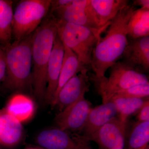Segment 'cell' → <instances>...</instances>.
<instances>
[{
    "label": "cell",
    "instance_id": "cell-1",
    "mask_svg": "<svg viewBox=\"0 0 149 149\" xmlns=\"http://www.w3.org/2000/svg\"><path fill=\"white\" fill-rule=\"evenodd\" d=\"M136 9L132 3L123 7L110 22L104 37L99 40L93 51L91 64L95 77H106L107 70L122 56L128 44V22Z\"/></svg>",
    "mask_w": 149,
    "mask_h": 149
},
{
    "label": "cell",
    "instance_id": "cell-2",
    "mask_svg": "<svg viewBox=\"0 0 149 149\" xmlns=\"http://www.w3.org/2000/svg\"><path fill=\"white\" fill-rule=\"evenodd\" d=\"M56 20L49 12L33 33L32 83L37 98L45 99L47 86V70L56 37Z\"/></svg>",
    "mask_w": 149,
    "mask_h": 149
},
{
    "label": "cell",
    "instance_id": "cell-3",
    "mask_svg": "<svg viewBox=\"0 0 149 149\" xmlns=\"http://www.w3.org/2000/svg\"><path fill=\"white\" fill-rule=\"evenodd\" d=\"M33 33L24 39L15 40L2 49L6 64L4 85L11 91H22L32 82Z\"/></svg>",
    "mask_w": 149,
    "mask_h": 149
},
{
    "label": "cell",
    "instance_id": "cell-4",
    "mask_svg": "<svg viewBox=\"0 0 149 149\" xmlns=\"http://www.w3.org/2000/svg\"><path fill=\"white\" fill-rule=\"evenodd\" d=\"M56 26L58 36L64 45L76 54L82 65L88 68L91 66L93 51L108 26L92 29L59 20H56Z\"/></svg>",
    "mask_w": 149,
    "mask_h": 149
},
{
    "label": "cell",
    "instance_id": "cell-5",
    "mask_svg": "<svg viewBox=\"0 0 149 149\" xmlns=\"http://www.w3.org/2000/svg\"><path fill=\"white\" fill-rule=\"evenodd\" d=\"M109 77L97 78L93 75L90 80L94 82L102 103L109 102L116 93L140 84L149 83L148 76L133 69L123 62L117 61L110 68Z\"/></svg>",
    "mask_w": 149,
    "mask_h": 149
},
{
    "label": "cell",
    "instance_id": "cell-6",
    "mask_svg": "<svg viewBox=\"0 0 149 149\" xmlns=\"http://www.w3.org/2000/svg\"><path fill=\"white\" fill-rule=\"evenodd\" d=\"M52 0H22L13 11L12 37L24 39L39 27L50 10Z\"/></svg>",
    "mask_w": 149,
    "mask_h": 149
},
{
    "label": "cell",
    "instance_id": "cell-7",
    "mask_svg": "<svg viewBox=\"0 0 149 149\" xmlns=\"http://www.w3.org/2000/svg\"><path fill=\"white\" fill-rule=\"evenodd\" d=\"M36 142L44 149H93L91 141L81 134L58 128L43 130L37 136Z\"/></svg>",
    "mask_w": 149,
    "mask_h": 149
},
{
    "label": "cell",
    "instance_id": "cell-8",
    "mask_svg": "<svg viewBox=\"0 0 149 149\" xmlns=\"http://www.w3.org/2000/svg\"><path fill=\"white\" fill-rule=\"evenodd\" d=\"M92 106L85 96L80 98L56 115L54 121L56 128L81 134Z\"/></svg>",
    "mask_w": 149,
    "mask_h": 149
},
{
    "label": "cell",
    "instance_id": "cell-9",
    "mask_svg": "<svg viewBox=\"0 0 149 149\" xmlns=\"http://www.w3.org/2000/svg\"><path fill=\"white\" fill-rule=\"evenodd\" d=\"M49 12L56 20L100 29L94 18L90 0H72L69 4L50 10Z\"/></svg>",
    "mask_w": 149,
    "mask_h": 149
},
{
    "label": "cell",
    "instance_id": "cell-10",
    "mask_svg": "<svg viewBox=\"0 0 149 149\" xmlns=\"http://www.w3.org/2000/svg\"><path fill=\"white\" fill-rule=\"evenodd\" d=\"M88 68L83 70L68 80L61 89L51 105L57 109L59 112L63 110L90 91V76Z\"/></svg>",
    "mask_w": 149,
    "mask_h": 149
},
{
    "label": "cell",
    "instance_id": "cell-11",
    "mask_svg": "<svg viewBox=\"0 0 149 149\" xmlns=\"http://www.w3.org/2000/svg\"><path fill=\"white\" fill-rule=\"evenodd\" d=\"M122 61L133 69L144 73L149 70V36L128 39Z\"/></svg>",
    "mask_w": 149,
    "mask_h": 149
},
{
    "label": "cell",
    "instance_id": "cell-12",
    "mask_svg": "<svg viewBox=\"0 0 149 149\" xmlns=\"http://www.w3.org/2000/svg\"><path fill=\"white\" fill-rule=\"evenodd\" d=\"M127 123L118 116L102 126L89 141L95 142L101 149H113L124 140Z\"/></svg>",
    "mask_w": 149,
    "mask_h": 149
},
{
    "label": "cell",
    "instance_id": "cell-13",
    "mask_svg": "<svg viewBox=\"0 0 149 149\" xmlns=\"http://www.w3.org/2000/svg\"><path fill=\"white\" fill-rule=\"evenodd\" d=\"M65 53L64 46L57 35L47 70V86L45 100L51 105L57 88Z\"/></svg>",
    "mask_w": 149,
    "mask_h": 149
},
{
    "label": "cell",
    "instance_id": "cell-14",
    "mask_svg": "<svg viewBox=\"0 0 149 149\" xmlns=\"http://www.w3.org/2000/svg\"><path fill=\"white\" fill-rule=\"evenodd\" d=\"M118 116L116 106L112 101L102 103L92 108L81 134L88 139L93 136L102 126Z\"/></svg>",
    "mask_w": 149,
    "mask_h": 149
},
{
    "label": "cell",
    "instance_id": "cell-15",
    "mask_svg": "<svg viewBox=\"0 0 149 149\" xmlns=\"http://www.w3.org/2000/svg\"><path fill=\"white\" fill-rule=\"evenodd\" d=\"M127 0H90L94 18L100 29L107 27L120 10L129 3Z\"/></svg>",
    "mask_w": 149,
    "mask_h": 149
},
{
    "label": "cell",
    "instance_id": "cell-16",
    "mask_svg": "<svg viewBox=\"0 0 149 149\" xmlns=\"http://www.w3.org/2000/svg\"><path fill=\"white\" fill-rule=\"evenodd\" d=\"M22 134V123L4 109L0 110V146L7 147L16 146L21 141Z\"/></svg>",
    "mask_w": 149,
    "mask_h": 149
},
{
    "label": "cell",
    "instance_id": "cell-17",
    "mask_svg": "<svg viewBox=\"0 0 149 149\" xmlns=\"http://www.w3.org/2000/svg\"><path fill=\"white\" fill-rule=\"evenodd\" d=\"M123 149H149V121L127 125Z\"/></svg>",
    "mask_w": 149,
    "mask_h": 149
},
{
    "label": "cell",
    "instance_id": "cell-18",
    "mask_svg": "<svg viewBox=\"0 0 149 149\" xmlns=\"http://www.w3.org/2000/svg\"><path fill=\"white\" fill-rule=\"evenodd\" d=\"M4 110L22 123L32 118L35 111V105L28 96L17 94L10 99Z\"/></svg>",
    "mask_w": 149,
    "mask_h": 149
},
{
    "label": "cell",
    "instance_id": "cell-19",
    "mask_svg": "<svg viewBox=\"0 0 149 149\" xmlns=\"http://www.w3.org/2000/svg\"><path fill=\"white\" fill-rule=\"evenodd\" d=\"M64 48L65 53L62 66L59 77L57 88L53 100L68 80L81 72L83 70L88 68L81 64L77 56L73 52L65 46H64Z\"/></svg>",
    "mask_w": 149,
    "mask_h": 149
},
{
    "label": "cell",
    "instance_id": "cell-20",
    "mask_svg": "<svg viewBox=\"0 0 149 149\" xmlns=\"http://www.w3.org/2000/svg\"><path fill=\"white\" fill-rule=\"evenodd\" d=\"M149 36V9H136L127 25L128 39Z\"/></svg>",
    "mask_w": 149,
    "mask_h": 149
},
{
    "label": "cell",
    "instance_id": "cell-21",
    "mask_svg": "<svg viewBox=\"0 0 149 149\" xmlns=\"http://www.w3.org/2000/svg\"><path fill=\"white\" fill-rule=\"evenodd\" d=\"M13 2L0 0V44L3 47L11 42L13 20Z\"/></svg>",
    "mask_w": 149,
    "mask_h": 149
},
{
    "label": "cell",
    "instance_id": "cell-22",
    "mask_svg": "<svg viewBox=\"0 0 149 149\" xmlns=\"http://www.w3.org/2000/svg\"><path fill=\"white\" fill-rule=\"evenodd\" d=\"M148 98L118 97L111 100L116 106L118 117L123 121L127 122L131 115L136 113Z\"/></svg>",
    "mask_w": 149,
    "mask_h": 149
},
{
    "label": "cell",
    "instance_id": "cell-23",
    "mask_svg": "<svg viewBox=\"0 0 149 149\" xmlns=\"http://www.w3.org/2000/svg\"><path fill=\"white\" fill-rule=\"evenodd\" d=\"M149 83H148L135 85L128 89L119 91L114 95L111 100L113 98L118 97L148 98H149Z\"/></svg>",
    "mask_w": 149,
    "mask_h": 149
},
{
    "label": "cell",
    "instance_id": "cell-24",
    "mask_svg": "<svg viewBox=\"0 0 149 149\" xmlns=\"http://www.w3.org/2000/svg\"><path fill=\"white\" fill-rule=\"evenodd\" d=\"M136 114L137 121L145 122L149 121V100H146L143 104L139 110Z\"/></svg>",
    "mask_w": 149,
    "mask_h": 149
},
{
    "label": "cell",
    "instance_id": "cell-25",
    "mask_svg": "<svg viewBox=\"0 0 149 149\" xmlns=\"http://www.w3.org/2000/svg\"><path fill=\"white\" fill-rule=\"evenodd\" d=\"M6 73L5 55L4 52L0 47V82L3 81L5 79Z\"/></svg>",
    "mask_w": 149,
    "mask_h": 149
},
{
    "label": "cell",
    "instance_id": "cell-26",
    "mask_svg": "<svg viewBox=\"0 0 149 149\" xmlns=\"http://www.w3.org/2000/svg\"><path fill=\"white\" fill-rule=\"evenodd\" d=\"M132 4L135 6H141V8L149 9V0H135L133 1Z\"/></svg>",
    "mask_w": 149,
    "mask_h": 149
},
{
    "label": "cell",
    "instance_id": "cell-27",
    "mask_svg": "<svg viewBox=\"0 0 149 149\" xmlns=\"http://www.w3.org/2000/svg\"><path fill=\"white\" fill-rule=\"evenodd\" d=\"M124 140L120 141V143L118 144L117 146L115 147L113 149H123L124 148Z\"/></svg>",
    "mask_w": 149,
    "mask_h": 149
},
{
    "label": "cell",
    "instance_id": "cell-28",
    "mask_svg": "<svg viewBox=\"0 0 149 149\" xmlns=\"http://www.w3.org/2000/svg\"><path fill=\"white\" fill-rule=\"evenodd\" d=\"M26 149H44L42 148H27Z\"/></svg>",
    "mask_w": 149,
    "mask_h": 149
},
{
    "label": "cell",
    "instance_id": "cell-29",
    "mask_svg": "<svg viewBox=\"0 0 149 149\" xmlns=\"http://www.w3.org/2000/svg\"><path fill=\"white\" fill-rule=\"evenodd\" d=\"M0 149H3L2 148H1V147H0Z\"/></svg>",
    "mask_w": 149,
    "mask_h": 149
}]
</instances>
